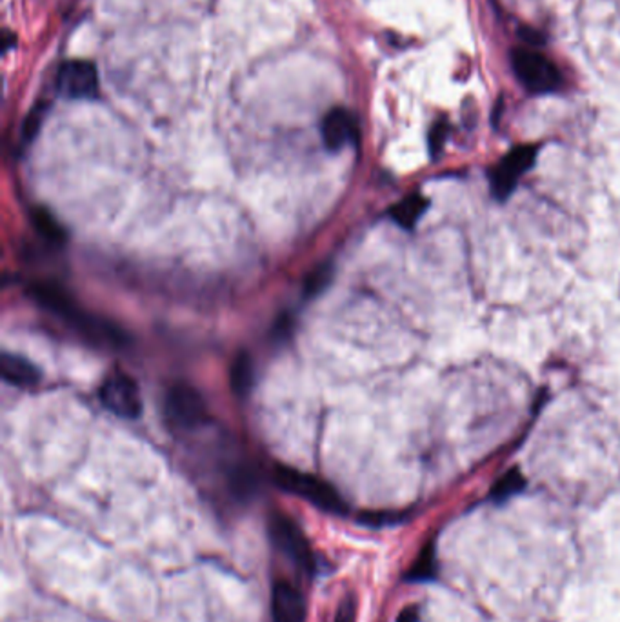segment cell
Here are the masks:
<instances>
[{
  "label": "cell",
  "mask_w": 620,
  "mask_h": 622,
  "mask_svg": "<svg viewBox=\"0 0 620 622\" xmlns=\"http://www.w3.org/2000/svg\"><path fill=\"white\" fill-rule=\"evenodd\" d=\"M275 482L282 489H285L296 497L305 498L307 502H311L313 506H316L324 511L342 513L345 509V504H344L342 497L338 495V491L331 484H327L325 480H322L315 475L298 471V469L289 467V466H276L275 467Z\"/></svg>",
  "instance_id": "cell-1"
},
{
  "label": "cell",
  "mask_w": 620,
  "mask_h": 622,
  "mask_svg": "<svg viewBox=\"0 0 620 622\" xmlns=\"http://www.w3.org/2000/svg\"><path fill=\"white\" fill-rule=\"evenodd\" d=\"M511 65L516 78L533 93H549L560 84V73L556 65L547 56L533 49H513Z\"/></svg>",
  "instance_id": "cell-2"
},
{
  "label": "cell",
  "mask_w": 620,
  "mask_h": 622,
  "mask_svg": "<svg viewBox=\"0 0 620 622\" xmlns=\"http://www.w3.org/2000/svg\"><path fill=\"white\" fill-rule=\"evenodd\" d=\"M267 531L273 544L298 567H302L304 571L315 569L316 562L309 540L295 520L282 513H273L267 522Z\"/></svg>",
  "instance_id": "cell-3"
},
{
  "label": "cell",
  "mask_w": 620,
  "mask_h": 622,
  "mask_svg": "<svg viewBox=\"0 0 620 622\" xmlns=\"http://www.w3.org/2000/svg\"><path fill=\"white\" fill-rule=\"evenodd\" d=\"M164 411L169 422L182 429L204 426L207 420V406L202 395L189 384H175L167 391Z\"/></svg>",
  "instance_id": "cell-4"
},
{
  "label": "cell",
  "mask_w": 620,
  "mask_h": 622,
  "mask_svg": "<svg viewBox=\"0 0 620 622\" xmlns=\"http://www.w3.org/2000/svg\"><path fill=\"white\" fill-rule=\"evenodd\" d=\"M102 404L122 418H136L142 413V395L136 382L125 373H111L100 389Z\"/></svg>",
  "instance_id": "cell-5"
},
{
  "label": "cell",
  "mask_w": 620,
  "mask_h": 622,
  "mask_svg": "<svg viewBox=\"0 0 620 622\" xmlns=\"http://www.w3.org/2000/svg\"><path fill=\"white\" fill-rule=\"evenodd\" d=\"M536 149L533 145H520L511 149L500 164L491 171V193L496 200H505L516 187L518 178L533 166Z\"/></svg>",
  "instance_id": "cell-6"
},
{
  "label": "cell",
  "mask_w": 620,
  "mask_h": 622,
  "mask_svg": "<svg viewBox=\"0 0 620 622\" xmlns=\"http://www.w3.org/2000/svg\"><path fill=\"white\" fill-rule=\"evenodd\" d=\"M56 87L67 98H93L98 93L96 67L87 60H67L58 69Z\"/></svg>",
  "instance_id": "cell-7"
},
{
  "label": "cell",
  "mask_w": 620,
  "mask_h": 622,
  "mask_svg": "<svg viewBox=\"0 0 620 622\" xmlns=\"http://www.w3.org/2000/svg\"><path fill=\"white\" fill-rule=\"evenodd\" d=\"M271 613L275 622H304L305 600L287 580H276L271 589Z\"/></svg>",
  "instance_id": "cell-8"
},
{
  "label": "cell",
  "mask_w": 620,
  "mask_h": 622,
  "mask_svg": "<svg viewBox=\"0 0 620 622\" xmlns=\"http://www.w3.org/2000/svg\"><path fill=\"white\" fill-rule=\"evenodd\" d=\"M358 135V125L355 116L344 109L335 107L331 109L322 120V140L327 149L338 151L347 144L355 142Z\"/></svg>",
  "instance_id": "cell-9"
},
{
  "label": "cell",
  "mask_w": 620,
  "mask_h": 622,
  "mask_svg": "<svg viewBox=\"0 0 620 622\" xmlns=\"http://www.w3.org/2000/svg\"><path fill=\"white\" fill-rule=\"evenodd\" d=\"M0 371L4 380L13 386H35L40 380L38 369L24 356L4 353L0 358Z\"/></svg>",
  "instance_id": "cell-10"
},
{
  "label": "cell",
  "mask_w": 620,
  "mask_h": 622,
  "mask_svg": "<svg viewBox=\"0 0 620 622\" xmlns=\"http://www.w3.org/2000/svg\"><path fill=\"white\" fill-rule=\"evenodd\" d=\"M425 206H427L425 198H422L420 195H409L398 204H395L389 215L400 227L411 229L416 224V220L422 216V213L425 211Z\"/></svg>",
  "instance_id": "cell-11"
},
{
  "label": "cell",
  "mask_w": 620,
  "mask_h": 622,
  "mask_svg": "<svg viewBox=\"0 0 620 622\" xmlns=\"http://www.w3.org/2000/svg\"><path fill=\"white\" fill-rule=\"evenodd\" d=\"M525 486V478L518 469H509L504 477H500L493 489H491V498L496 502H504L509 497L516 495L518 491H522Z\"/></svg>",
  "instance_id": "cell-12"
},
{
  "label": "cell",
  "mask_w": 620,
  "mask_h": 622,
  "mask_svg": "<svg viewBox=\"0 0 620 622\" xmlns=\"http://www.w3.org/2000/svg\"><path fill=\"white\" fill-rule=\"evenodd\" d=\"M253 384V366L249 356L240 355L235 364H233V371H231V386L238 395H245L249 391Z\"/></svg>",
  "instance_id": "cell-13"
},
{
  "label": "cell",
  "mask_w": 620,
  "mask_h": 622,
  "mask_svg": "<svg viewBox=\"0 0 620 622\" xmlns=\"http://www.w3.org/2000/svg\"><path fill=\"white\" fill-rule=\"evenodd\" d=\"M435 573V551H433V544H427L418 558L413 562L409 573H407V578L409 580H427L431 578Z\"/></svg>",
  "instance_id": "cell-14"
},
{
  "label": "cell",
  "mask_w": 620,
  "mask_h": 622,
  "mask_svg": "<svg viewBox=\"0 0 620 622\" xmlns=\"http://www.w3.org/2000/svg\"><path fill=\"white\" fill-rule=\"evenodd\" d=\"M35 226L49 240H62V236H64L60 226L56 224V220L45 209H38L35 213Z\"/></svg>",
  "instance_id": "cell-15"
},
{
  "label": "cell",
  "mask_w": 620,
  "mask_h": 622,
  "mask_svg": "<svg viewBox=\"0 0 620 622\" xmlns=\"http://www.w3.org/2000/svg\"><path fill=\"white\" fill-rule=\"evenodd\" d=\"M331 280V267L329 266H318L305 282V291L309 295H316L318 291L324 289V286H327V282Z\"/></svg>",
  "instance_id": "cell-16"
},
{
  "label": "cell",
  "mask_w": 620,
  "mask_h": 622,
  "mask_svg": "<svg viewBox=\"0 0 620 622\" xmlns=\"http://www.w3.org/2000/svg\"><path fill=\"white\" fill-rule=\"evenodd\" d=\"M333 622H356V607L351 597H345L344 602H340Z\"/></svg>",
  "instance_id": "cell-17"
},
{
  "label": "cell",
  "mask_w": 620,
  "mask_h": 622,
  "mask_svg": "<svg viewBox=\"0 0 620 622\" xmlns=\"http://www.w3.org/2000/svg\"><path fill=\"white\" fill-rule=\"evenodd\" d=\"M40 122H42V109H33L31 113H29V116L25 118V124H24V129H22V135H24V140H31L35 135H36V131H38V127H40Z\"/></svg>",
  "instance_id": "cell-18"
},
{
  "label": "cell",
  "mask_w": 620,
  "mask_h": 622,
  "mask_svg": "<svg viewBox=\"0 0 620 622\" xmlns=\"http://www.w3.org/2000/svg\"><path fill=\"white\" fill-rule=\"evenodd\" d=\"M442 140H444V125H435V129L431 131V138H429L431 149L436 151V149L440 147V142H442Z\"/></svg>",
  "instance_id": "cell-19"
},
{
  "label": "cell",
  "mask_w": 620,
  "mask_h": 622,
  "mask_svg": "<svg viewBox=\"0 0 620 622\" xmlns=\"http://www.w3.org/2000/svg\"><path fill=\"white\" fill-rule=\"evenodd\" d=\"M396 622H420L416 607H405V609L398 615Z\"/></svg>",
  "instance_id": "cell-20"
}]
</instances>
